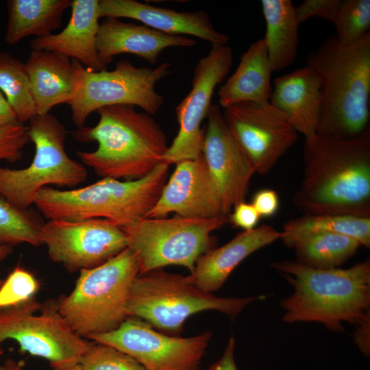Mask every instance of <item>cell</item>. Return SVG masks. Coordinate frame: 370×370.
Here are the masks:
<instances>
[{"label":"cell","mask_w":370,"mask_h":370,"mask_svg":"<svg viewBox=\"0 0 370 370\" xmlns=\"http://www.w3.org/2000/svg\"><path fill=\"white\" fill-rule=\"evenodd\" d=\"M15 341L20 351L47 360L52 368L75 365L91 343L78 335L60 314L57 301L34 297L0 309V347Z\"/></svg>","instance_id":"cell-11"},{"label":"cell","mask_w":370,"mask_h":370,"mask_svg":"<svg viewBox=\"0 0 370 370\" xmlns=\"http://www.w3.org/2000/svg\"><path fill=\"white\" fill-rule=\"evenodd\" d=\"M356 325V329L354 332L355 343L361 352L365 356H369L370 353V313H369Z\"/></svg>","instance_id":"cell-38"},{"label":"cell","mask_w":370,"mask_h":370,"mask_svg":"<svg viewBox=\"0 0 370 370\" xmlns=\"http://www.w3.org/2000/svg\"><path fill=\"white\" fill-rule=\"evenodd\" d=\"M228 222V216L214 218H141L121 227L127 248L134 255L139 274L180 265L193 272L200 256L214 248L210 234Z\"/></svg>","instance_id":"cell-9"},{"label":"cell","mask_w":370,"mask_h":370,"mask_svg":"<svg viewBox=\"0 0 370 370\" xmlns=\"http://www.w3.org/2000/svg\"><path fill=\"white\" fill-rule=\"evenodd\" d=\"M71 8V18L63 30L36 38L30 43L31 48L62 54L94 71L106 70L96 47L101 18L99 0H73Z\"/></svg>","instance_id":"cell-20"},{"label":"cell","mask_w":370,"mask_h":370,"mask_svg":"<svg viewBox=\"0 0 370 370\" xmlns=\"http://www.w3.org/2000/svg\"><path fill=\"white\" fill-rule=\"evenodd\" d=\"M175 165L158 201L145 217L163 218L173 212L186 217L226 216L204 155Z\"/></svg>","instance_id":"cell-17"},{"label":"cell","mask_w":370,"mask_h":370,"mask_svg":"<svg viewBox=\"0 0 370 370\" xmlns=\"http://www.w3.org/2000/svg\"><path fill=\"white\" fill-rule=\"evenodd\" d=\"M79 364L83 370H146L129 355L96 342L91 343Z\"/></svg>","instance_id":"cell-32"},{"label":"cell","mask_w":370,"mask_h":370,"mask_svg":"<svg viewBox=\"0 0 370 370\" xmlns=\"http://www.w3.org/2000/svg\"><path fill=\"white\" fill-rule=\"evenodd\" d=\"M100 17L129 18L149 27L171 35H190L212 45H227L229 38L219 32L208 14L201 10L177 12L135 0H100Z\"/></svg>","instance_id":"cell-18"},{"label":"cell","mask_w":370,"mask_h":370,"mask_svg":"<svg viewBox=\"0 0 370 370\" xmlns=\"http://www.w3.org/2000/svg\"><path fill=\"white\" fill-rule=\"evenodd\" d=\"M44 223L34 210L21 209L0 199V246L42 245L40 233Z\"/></svg>","instance_id":"cell-30"},{"label":"cell","mask_w":370,"mask_h":370,"mask_svg":"<svg viewBox=\"0 0 370 370\" xmlns=\"http://www.w3.org/2000/svg\"><path fill=\"white\" fill-rule=\"evenodd\" d=\"M235 339L230 336L221 357L206 370H238L234 359Z\"/></svg>","instance_id":"cell-39"},{"label":"cell","mask_w":370,"mask_h":370,"mask_svg":"<svg viewBox=\"0 0 370 370\" xmlns=\"http://www.w3.org/2000/svg\"><path fill=\"white\" fill-rule=\"evenodd\" d=\"M97 123L71 132L79 142H97L91 151H77L80 162L101 177L134 180L143 177L162 162L169 148L166 135L151 115L130 105L97 110Z\"/></svg>","instance_id":"cell-4"},{"label":"cell","mask_w":370,"mask_h":370,"mask_svg":"<svg viewBox=\"0 0 370 370\" xmlns=\"http://www.w3.org/2000/svg\"><path fill=\"white\" fill-rule=\"evenodd\" d=\"M169 166L162 162L138 180L102 177L78 188L45 187L34 206L48 220L104 219L123 227L145 217L155 205L166 182Z\"/></svg>","instance_id":"cell-5"},{"label":"cell","mask_w":370,"mask_h":370,"mask_svg":"<svg viewBox=\"0 0 370 370\" xmlns=\"http://www.w3.org/2000/svg\"><path fill=\"white\" fill-rule=\"evenodd\" d=\"M3 350L2 347H0V357L3 354Z\"/></svg>","instance_id":"cell-44"},{"label":"cell","mask_w":370,"mask_h":370,"mask_svg":"<svg viewBox=\"0 0 370 370\" xmlns=\"http://www.w3.org/2000/svg\"><path fill=\"white\" fill-rule=\"evenodd\" d=\"M40 288L35 275L17 265L0 286V309L17 305L34 297Z\"/></svg>","instance_id":"cell-33"},{"label":"cell","mask_w":370,"mask_h":370,"mask_svg":"<svg viewBox=\"0 0 370 370\" xmlns=\"http://www.w3.org/2000/svg\"><path fill=\"white\" fill-rule=\"evenodd\" d=\"M259 297H223L204 291L188 276L162 269L138 274L127 304L128 317H136L161 332L177 336L186 319L205 310H217L234 319Z\"/></svg>","instance_id":"cell-7"},{"label":"cell","mask_w":370,"mask_h":370,"mask_svg":"<svg viewBox=\"0 0 370 370\" xmlns=\"http://www.w3.org/2000/svg\"><path fill=\"white\" fill-rule=\"evenodd\" d=\"M273 72L262 38L242 54L235 71L218 90L219 106L225 108L244 101H269Z\"/></svg>","instance_id":"cell-24"},{"label":"cell","mask_w":370,"mask_h":370,"mask_svg":"<svg viewBox=\"0 0 370 370\" xmlns=\"http://www.w3.org/2000/svg\"><path fill=\"white\" fill-rule=\"evenodd\" d=\"M29 141L27 125L23 123L0 128V161L14 163L21 160Z\"/></svg>","instance_id":"cell-34"},{"label":"cell","mask_w":370,"mask_h":370,"mask_svg":"<svg viewBox=\"0 0 370 370\" xmlns=\"http://www.w3.org/2000/svg\"><path fill=\"white\" fill-rule=\"evenodd\" d=\"M266 32L262 38L273 71L288 66L297 58L299 23L290 0H262Z\"/></svg>","instance_id":"cell-25"},{"label":"cell","mask_w":370,"mask_h":370,"mask_svg":"<svg viewBox=\"0 0 370 370\" xmlns=\"http://www.w3.org/2000/svg\"><path fill=\"white\" fill-rule=\"evenodd\" d=\"M71 0H9L5 41L14 45L24 38L48 36L62 27L64 12Z\"/></svg>","instance_id":"cell-26"},{"label":"cell","mask_w":370,"mask_h":370,"mask_svg":"<svg viewBox=\"0 0 370 370\" xmlns=\"http://www.w3.org/2000/svg\"><path fill=\"white\" fill-rule=\"evenodd\" d=\"M3 280H0V286H1V284H3Z\"/></svg>","instance_id":"cell-45"},{"label":"cell","mask_w":370,"mask_h":370,"mask_svg":"<svg viewBox=\"0 0 370 370\" xmlns=\"http://www.w3.org/2000/svg\"><path fill=\"white\" fill-rule=\"evenodd\" d=\"M18 123L15 112L0 90V128Z\"/></svg>","instance_id":"cell-40"},{"label":"cell","mask_w":370,"mask_h":370,"mask_svg":"<svg viewBox=\"0 0 370 370\" xmlns=\"http://www.w3.org/2000/svg\"><path fill=\"white\" fill-rule=\"evenodd\" d=\"M271 267L294 288L281 301L285 323H319L342 331L343 322L356 325L370 313L369 260L347 269H317L291 260Z\"/></svg>","instance_id":"cell-2"},{"label":"cell","mask_w":370,"mask_h":370,"mask_svg":"<svg viewBox=\"0 0 370 370\" xmlns=\"http://www.w3.org/2000/svg\"><path fill=\"white\" fill-rule=\"evenodd\" d=\"M196 43L195 40L184 36L165 34L116 18H106L99 24L96 40L99 58L106 68L119 54H133L155 64L165 49L191 47Z\"/></svg>","instance_id":"cell-19"},{"label":"cell","mask_w":370,"mask_h":370,"mask_svg":"<svg viewBox=\"0 0 370 370\" xmlns=\"http://www.w3.org/2000/svg\"><path fill=\"white\" fill-rule=\"evenodd\" d=\"M211 336L207 331L186 338L168 335L142 319L127 317L115 330L86 338L129 355L146 370H199Z\"/></svg>","instance_id":"cell-12"},{"label":"cell","mask_w":370,"mask_h":370,"mask_svg":"<svg viewBox=\"0 0 370 370\" xmlns=\"http://www.w3.org/2000/svg\"><path fill=\"white\" fill-rule=\"evenodd\" d=\"M52 370H83L81 365L77 363L75 365L66 366V367H53L52 368Z\"/></svg>","instance_id":"cell-43"},{"label":"cell","mask_w":370,"mask_h":370,"mask_svg":"<svg viewBox=\"0 0 370 370\" xmlns=\"http://www.w3.org/2000/svg\"><path fill=\"white\" fill-rule=\"evenodd\" d=\"M25 66L37 114L49 113L58 104H69L75 95L79 81L77 60L32 49Z\"/></svg>","instance_id":"cell-23"},{"label":"cell","mask_w":370,"mask_h":370,"mask_svg":"<svg viewBox=\"0 0 370 370\" xmlns=\"http://www.w3.org/2000/svg\"><path fill=\"white\" fill-rule=\"evenodd\" d=\"M28 134L35 148L29 166H0V199L23 210L34 205L40 191L50 186L73 188L87 179L86 166L69 156L64 124L50 113L28 121Z\"/></svg>","instance_id":"cell-8"},{"label":"cell","mask_w":370,"mask_h":370,"mask_svg":"<svg viewBox=\"0 0 370 370\" xmlns=\"http://www.w3.org/2000/svg\"><path fill=\"white\" fill-rule=\"evenodd\" d=\"M304 174L293 203L304 214L370 217V130L352 139L305 140Z\"/></svg>","instance_id":"cell-1"},{"label":"cell","mask_w":370,"mask_h":370,"mask_svg":"<svg viewBox=\"0 0 370 370\" xmlns=\"http://www.w3.org/2000/svg\"><path fill=\"white\" fill-rule=\"evenodd\" d=\"M260 217H273L280 206V199L275 190L264 188L257 191L251 203Z\"/></svg>","instance_id":"cell-37"},{"label":"cell","mask_w":370,"mask_h":370,"mask_svg":"<svg viewBox=\"0 0 370 370\" xmlns=\"http://www.w3.org/2000/svg\"><path fill=\"white\" fill-rule=\"evenodd\" d=\"M225 123L256 173L270 171L297 142L286 116L267 101L239 102L223 108Z\"/></svg>","instance_id":"cell-14"},{"label":"cell","mask_w":370,"mask_h":370,"mask_svg":"<svg viewBox=\"0 0 370 370\" xmlns=\"http://www.w3.org/2000/svg\"><path fill=\"white\" fill-rule=\"evenodd\" d=\"M0 90L20 123L37 114L25 63L5 52H0Z\"/></svg>","instance_id":"cell-29"},{"label":"cell","mask_w":370,"mask_h":370,"mask_svg":"<svg viewBox=\"0 0 370 370\" xmlns=\"http://www.w3.org/2000/svg\"><path fill=\"white\" fill-rule=\"evenodd\" d=\"M40 238L49 259L71 272L97 267L127 248L122 228L104 219H49Z\"/></svg>","instance_id":"cell-13"},{"label":"cell","mask_w":370,"mask_h":370,"mask_svg":"<svg viewBox=\"0 0 370 370\" xmlns=\"http://www.w3.org/2000/svg\"><path fill=\"white\" fill-rule=\"evenodd\" d=\"M280 240L291 247L299 239L312 234L335 233L357 240L362 246H370V217L347 214H310L284 223Z\"/></svg>","instance_id":"cell-27"},{"label":"cell","mask_w":370,"mask_h":370,"mask_svg":"<svg viewBox=\"0 0 370 370\" xmlns=\"http://www.w3.org/2000/svg\"><path fill=\"white\" fill-rule=\"evenodd\" d=\"M77 91L68 105L73 124L79 128L85 126L91 113L106 106L130 105L150 115L156 114L164 103L156 84L171 73V64L137 67L123 60L112 71H94L77 62Z\"/></svg>","instance_id":"cell-10"},{"label":"cell","mask_w":370,"mask_h":370,"mask_svg":"<svg viewBox=\"0 0 370 370\" xmlns=\"http://www.w3.org/2000/svg\"><path fill=\"white\" fill-rule=\"evenodd\" d=\"M362 246L356 239L335 233H317L297 240L291 247L297 262L317 269L338 268Z\"/></svg>","instance_id":"cell-28"},{"label":"cell","mask_w":370,"mask_h":370,"mask_svg":"<svg viewBox=\"0 0 370 370\" xmlns=\"http://www.w3.org/2000/svg\"><path fill=\"white\" fill-rule=\"evenodd\" d=\"M341 0H306L295 7L299 24L311 17H318L333 23Z\"/></svg>","instance_id":"cell-35"},{"label":"cell","mask_w":370,"mask_h":370,"mask_svg":"<svg viewBox=\"0 0 370 370\" xmlns=\"http://www.w3.org/2000/svg\"><path fill=\"white\" fill-rule=\"evenodd\" d=\"M282 111L305 140L316 134L321 108L320 79L306 65L275 79L269 101Z\"/></svg>","instance_id":"cell-22"},{"label":"cell","mask_w":370,"mask_h":370,"mask_svg":"<svg viewBox=\"0 0 370 370\" xmlns=\"http://www.w3.org/2000/svg\"><path fill=\"white\" fill-rule=\"evenodd\" d=\"M232 63V49L227 45H212L208 53L198 61L191 90L176 107L179 130L162 162L171 165L202 154L204 128L201 123L212 106L216 86L225 80Z\"/></svg>","instance_id":"cell-15"},{"label":"cell","mask_w":370,"mask_h":370,"mask_svg":"<svg viewBox=\"0 0 370 370\" xmlns=\"http://www.w3.org/2000/svg\"><path fill=\"white\" fill-rule=\"evenodd\" d=\"M12 252V247L0 246V263L5 260Z\"/></svg>","instance_id":"cell-42"},{"label":"cell","mask_w":370,"mask_h":370,"mask_svg":"<svg viewBox=\"0 0 370 370\" xmlns=\"http://www.w3.org/2000/svg\"><path fill=\"white\" fill-rule=\"evenodd\" d=\"M138 274L137 260L126 248L97 267L79 271L72 291L57 301L59 312L84 338L114 330L128 317L130 291Z\"/></svg>","instance_id":"cell-6"},{"label":"cell","mask_w":370,"mask_h":370,"mask_svg":"<svg viewBox=\"0 0 370 370\" xmlns=\"http://www.w3.org/2000/svg\"><path fill=\"white\" fill-rule=\"evenodd\" d=\"M280 236L281 232L269 225L243 231L226 244L212 248L200 256L188 278L199 288L212 293L223 285L246 258Z\"/></svg>","instance_id":"cell-21"},{"label":"cell","mask_w":370,"mask_h":370,"mask_svg":"<svg viewBox=\"0 0 370 370\" xmlns=\"http://www.w3.org/2000/svg\"><path fill=\"white\" fill-rule=\"evenodd\" d=\"M206 117L202 154L218 190L223 214L228 216L236 205L245 201L256 171L231 134L221 107L212 104Z\"/></svg>","instance_id":"cell-16"},{"label":"cell","mask_w":370,"mask_h":370,"mask_svg":"<svg viewBox=\"0 0 370 370\" xmlns=\"http://www.w3.org/2000/svg\"><path fill=\"white\" fill-rule=\"evenodd\" d=\"M306 65L321 84L317 134L352 139L369 129L370 32L347 45L329 36L308 56Z\"/></svg>","instance_id":"cell-3"},{"label":"cell","mask_w":370,"mask_h":370,"mask_svg":"<svg viewBox=\"0 0 370 370\" xmlns=\"http://www.w3.org/2000/svg\"><path fill=\"white\" fill-rule=\"evenodd\" d=\"M260 218L251 204L242 201L233 208L232 213L228 215V221L243 231H248L257 227Z\"/></svg>","instance_id":"cell-36"},{"label":"cell","mask_w":370,"mask_h":370,"mask_svg":"<svg viewBox=\"0 0 370 370\" xmlns=\"http://www.w3.org/2000/svg\"><path fill=\"white\" fill-rule=\"evenodd\" d=\"M333 24L342 44H351L369 32L370 1L341 0Z\"/></svg>","instance_id":"cell-31"},{"label":"cell","mask_w":370,"mask_h":370,"mask_svg":"<svg viewBox=\"0 0 370 370\" xmlns=\"http://www.w3.org/2000/svg\"><path fill=\"white\" fill-rule=\"evenodd\" d=\"M0 370H24L21 362H17L12 358L5 360L0 367Z\"/></svg>","instance_id":"cell-41"}]
</instances>
